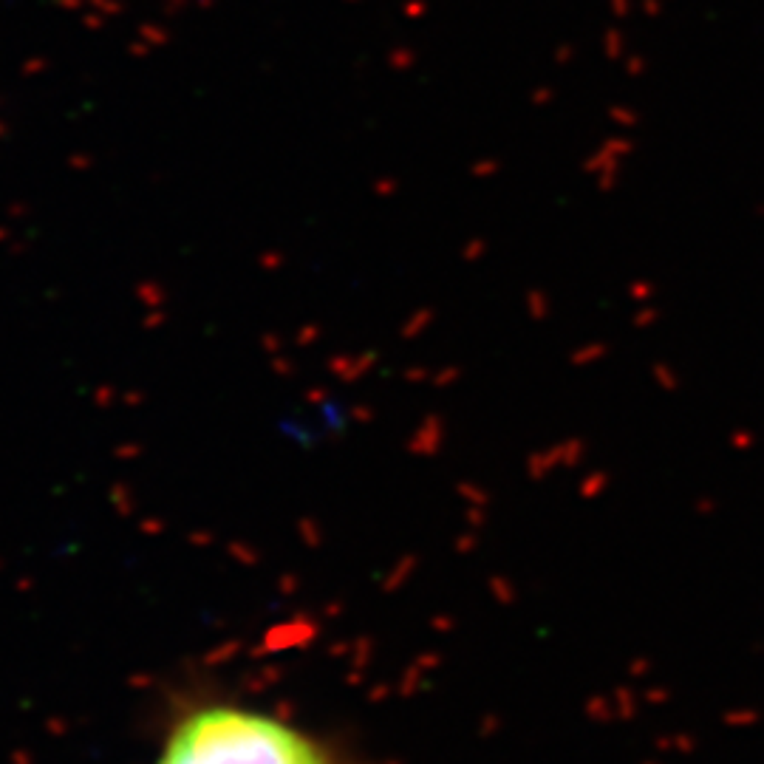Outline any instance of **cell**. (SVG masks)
Listing matches in <instances>:
<instances>
[{"mask_svg":"<svg viewBox=\"0 0 764 764\" xmlns=\"http://www.w3.org/2000/svg\"><path fill=\"white\" fill-rule=\"evenodd\" d=\"M159 764H340V758L275 716L207 705L170 730Z\"/></svg>","mask_w":764,"mask_h":764,"instance_id":"cell-1","label":"cell"}]
</instances>
